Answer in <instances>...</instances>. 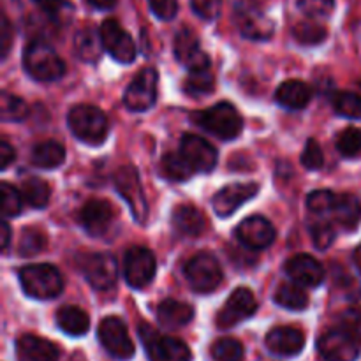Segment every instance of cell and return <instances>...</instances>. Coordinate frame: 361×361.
Here are the masks:
<instances>
[{
	"instance_id": "6da1fadb",
	"label": "cell",
	"mask_w": 361,
	"mask_h": 361,
	"mask_svg": "<svg viewBox=\"0 0 361 361\" xmlns=\"http://www.w3.org/2000/svg\"><path fill=\"white\" fill-rule=\"evenodd\" d=\"M23 67L30 78L41 83L59 81L66 74V63L44 39H34L23 51Z\"/></svg>"
},
{
	"instance_id": "7a4b0ae2",
	"label": "cell",
	"mask_w": 361,
	"mask_h": 361,
	"mask_svg": "<svg viewBox=\"0 0 361 361\" xmlns=\"http://www.w3.org/2000/svg\"><path fill=\"white\" fill-rule=\"evenodd\" d=\"M67 123L74 136L83 143L97 147L108 137L109 122L104 113L92 104H78L67 115Z\"/></svg>"
},
{
	"instance_id": "3957f363",
	"label": "cell",
	"mask_w": 361,
	"mask_h": 361,
	"mask_svg": "<svg viewBox=\"0 0 361 361\" xmlns=\"http://www.w3.org/2000/svg\"><path fill=\"white\" fill-rule=\"evenodd\" d=\"M18 275L25 295L34 300L56 298L63 289L62 275L51 264H28Z\"/></svg>"
},
{
	"instance_id": "277c9868",
	"label": "cell",
	"mask_w": 361,
	"mask_h": 361,
	"mask_svg": "<svg viewBox=\"0 0 361 361\" xmlns=\"http://www.w3.org/2000/svg\"><path fill=\"white\" fill-rule=\"evenodd\" d=\"M137 334L150 361H192L189 345L180 338L161 335L148 323H141Z\"/></svg>"
},
{
	"instance_id": "5b68a950",
	"label": "cell",
	"mask_w": 361,
	"mask_h": 361,
	"mask_svg": "<svg viewBox=\"0 0 361 361\" xmlns=\"http://www.w3.org/2000/svg\"><path fill=\"white\" fill-rule=\"evenodd\" d=\"M194 120L219 140H235L243 127L242 116L229 102H217L212 108L196 113Z\"/></svg>"
},
{
	"instance_id": "8992f818",
	"label": "cell",
	"mask_w": 361,
	"mask_h": 361,
	"mask_svg": "<svg viewBox=\"0 0 361 361\" xmlns=\"http://www.w3.org/2000/svg\"><path fill=\"white\" fill-rule=\"evenodd\" d=\"M185 277L194 291L207 295L222 284L224 275H222L221 264L214 256L201 252L190 257L189 263L185 264Z\"/></svg>"
},
{
	"instance_id": "52a82bcc",
	"label": "cell",
	"mask_w": 361,
	"mask_h": 361,
	"mask_svg": "<svg viewBox=\"0 0 361 361\" xmlns=\"http://www.w3.org/2000/svg\"><path fill=\"white\" fill-rule=\"evenodd\" d=\"M80 268L88 284L97 291H106L115 286L118 277V264L108 252H87L80 256Z\"/></svg>"
},
{
	"instance_id": "ba28073f",
	"label": "cell",
	"mask_w": 361,
	"mask_h": 361,
	"mask_svg": "<svg viewBox=\"0 0 361 361\" xmlns=\"http://www.w3.org/2000/svg\"><path fill=\"white\" fill-rule=\"evenodd\" d=\"M113 182H115L116 190L123 197V201L129 204L134 219L137 222L147 221L148 203L143 194V187H141V180L136 169L133 166H120L116 169L115 176H113Z\"/></svg>"
},
{
	"instance_id": "9c48e42d",
	"label": "cell",
	"mask_w": 361,
	"mask_h": 361,
	"mask_svg": "<svg viewBox=\"0 0 361 361\" xmlns=\"http://www.w3.org/2000/svg\"><path fill=\"white\" fill-rule=\"evenodd\" d=\"M159 73L154 67H145L136 74L123 94V104L134 113L148 111L157 101Z\"/></svg>"
},
{
	"instance_id": "30bf717a",
	"label": "cell",
	"mask_w": 361,
	"mask_h": 361,
	"mask_svg": "<svg viewBox=\"0 0 361 361\" xmlns=\"http://www.w3.org/2000/svg\"><path fill=\"white\" fill-rule=\"evenodd\" d=\"M97 337L113 358L130 360L134 356V342L130 341L126 323L120 317H104L99 324Z\"/></svg>"
},
{
	"instance_id": "8fae6325",
	"label": "cell",
	"mask_w": 361,
	"mask_h": 361,
	"mask_svg": "<svg viewBox=\"0 0 361 361\" xmlns=\"http://www.w3.org/2000/svg\"><path fill=\"white\" fill-rule=\"evenodd\" d=\"M257 310V300L249 288H238L231 293L217 314V326L221 330H229L236 324L252 317Z\"/></svg>"
},
{
	"instance_id": "7c38bea8",
	"label": "cell",
	"mask_w": 361,
	"mask_h": 361,
	"mask_svg": "<svg viewBox=\"0 0 361 361\" xmlns=\"http://www.w3.org/2000/svg\"><path fill=\"white\" fill-rule=\"evenodd\" d=\"M123 271H126V281L130 288L143 289L154 281L157 263L152 250L145 247H133L127 250L126 259H123Z\"/></svg>"
},
{
	"instance_id": "4fadbf2b",
	"label": "cell",
	"mask_w": 361,
	"mask_h": 361,
	"mask_svg": "<svg viewBox=\"0 0 361 361\" xmlns=\"http://www.w3.org/2000/svg\"><path fill=\"white\" fill-rule=\"evenodd\" d=\"M360 342L342 328H331L317 341V349L326 361H355L360 356Z\"/></svg>"
},
{
	"instance_id": "5bb4252c",
	"label": "cell",
	"mask_w": 361,
	"mask_h": 361,
	"mask_svg": "<svg viewBox=\"0 0 361 361\" xmlns=\"http://www.w3.org/2000/svg\"><path fill=\"white\" fill-rule=\"evenodd\" d=\"M104 49L120 63H130L136 59V44L133 37L116 20H106L99 28Z\"/></svg>"
},
{
	"instance_id": "9a60e30c",
	"label": "cell",
	"mask_w": 361,
	"mask_h": 361,
	"mask_svg": "<svg viewBox=\"0 0 361 361\" xmlns=\"http://www.w3.org/2000/svg\"><path fill=\"white\" fill-rule=\"evenodd\" d=\"M175 56L180 63L187 67L189 71L196 69H207L210 67V59H208L207 53L201 49L200 37L196 35V32L189 27H183L178 34L175 35Z\"/></svg>"
},
{
	"instance_id": "2e32d148",
	"label": "cell",
	"mask_w": 361,
	"mask_h": 361,
	"mask_svg": "<svg viewBox=\"0 0 361 361\" xmlns=\"http://www.w3.org/2000/svg\"><path fill=\"white\" fill-rule=\"evenodd\" d=\"M236 238L243 247L250 250H263L270 247L275 240V228L268 219L252 215L240 222L236 228Z\"/></svg>"
},
{
	"instance_id": "e0dca14e",
	"label": "cell",
	"mask_w": 361,
	"mask_h": 361,
	"mask_svg": "<svg viewBox=\"0 0 361 361\" xmlns=\"http://www.w3.org/2000/svg\"><path fill=\"white\" fill-rule=\"evenodd\" d=\"M257 192H259V185L257 183H231V185L224 187V189H221L215 194L212 204H214V210L219 217H229L242 204H245L247 201L256 197Z\"/></svg>"
},
{
	"instance_id": "ac0fdd59",
	"label": "cell",
	"mask_w": 361,
	"mask_h": 361,
	"mask_svg": "<svg viewBox=\"0 0 361 361\" xmlns=\"http://www.w3.org/2000/svg\"><path fill=\"white\" fill-rule=\"evenodd\" d=\"M180 152L196 169V173H210L217 164V150L204 137L196 134H183Z\"/></svg>"
},
{
	"instance_id": "d6986e66",
	"label": "cell",
	"mask_w": 361,
	"mask_h": 361,
	"mask_svg": "<svg viewBox=\"0 0 361 361\" xmlns=\"http://www.w3.org/2000/svg\"><path fill=\"white\" fill-rule=\"evenodd\" d=\"M267 348L271 355L291 358L300 355L305 348V335L302 330L293 326H277L268 331Z\"/></svg>"
},
{
	"instance_id": "ffe728a7",
	"label": "cell",
	"mask_w": 361,
	"mask_h": 361,
	"mask_svg": "<svg viewBox=\"0 0 361 361\" xmlns=\"http://www.w3.org/2000/svg\"><path fill=\"white\" fill-rule=\"evenodd\" d=\"M81 228L90 236H101L108 231L113 221V208L104 200H90L81 207L78 215Z\"/></svg>"
},
{
	"instance_id": "44dd1931",
	"label": "cell",
	"mask_w": 361,
	"mask_h": 361,
	"mask_svg": "<svg viewBox=\"0 0 361 361\" xmlns=\"http://www.w3.org/2000/svg\"><path fill=\"white\" fill-rule=\"evenodd\" d=\"M286 274L293 282L305 288H317L324 282V270L316 257L309 254H298L293 256L286 263Z\"/></svg>"
},
{
	"instance_id": "7402d4cb",
	"label": "cell",
	"mask_w": 361,
	"mask_h": 361,
	"mask_svg": "<svg viewBox=\"0 0 361 361\" xmlns=\"http://www.w3.org/2000/svg\"><path fill=\"white\" fill-rule=\"evenodd\" d=\"M240 34L252 41H267L274 35V21L257 9H238L235 14Z\"/></svg>"
},
{
	"instance_id": "603a6c76",
	"label": "cell",
	"mask_w": 361,
	"mask_h": 361,
	"mask_svg": "<svg viewBox=\"0 0 361 361\" xmlns=\"http://www.w3.org/2000/svg\"><path fill=\"white\" fill-rule=\"evenodd\" d=\"M18 361H59L60 349L48 338L21 335L16 341Z\"/></svg>"
},
{
	"instance_id": "cb8c5ba5",
	"label": "cell",
	"mask_w": 361,
	"mask_h": 361,
	"mask_svg": "<svg viewBox=\"0 0 361 361\" xmlns=\"http://www.w3.org/2000/svg\"><path fill=\"white\" fill-rule=\"evenodd\" d=\"M331 219L345 231H355L361 222V200L355 194H337Z\"/></svg>"
},
{
	"instance_id": "d4e9b609",
	"label": "cell",
	"mask_w": 361,
	"mask_h": 361,
	"mask_svg": "<svg viewBox=\"0 0 361 361\" xmlns=\"http://www.w3.org/2000/svg\"><path fill=\"white\" fill-rule=\"evenodd\" d=\"M173 228L178 235L182 236H190V238H196L207 228V219H204L203 212L197 210L192 204H180L173 212Z\"/></svg>"
},
{
	"instance_id": "484cf974",
	"label": "cell",
	"mask_w": 361,
	"mask_h": 361,
	"mask_svg": "<svg viewBox=\"0 0 361 361\" xmlns=\"http://www.w3.org/2000/svg\"><path fill=\"white\" fill-rule=\"evenodd\" d=\"M194 309L189 303L178 302V300H164L157 307L159 323L169 330H178L187 326L192 321Z\"/></svg>"
},
{
	"instance_id": "4316f807",
	"label": "cell",
	"mask_w": 361,
	"mask_h": 361,
	"mask_svg": "<svg viewBox=\"0 0 361 361\" xmlns=\"http://www.w3.org/2000/svg\"><path fill=\"white\" fill-rule=\"evenodd\" d=\"M275 99L282 108L288 109H303L312 99V90L305 81L288 80L277 88Z\"/></svg>"
},
{
	"instance_id": "83f0119b",
	"label": "cell",
	"mask_w": 361,
	"mask_h": 361,
	"mask_svg": "<svg viewBox=\"0 0 361 361\" xmlns=\"http://www.w3.org/2000/svg\"><path fill=\"white\" fill-rule=\"evenodd\" d=\"M56 324L63 334L71 337H81L90 328V317L76 305H66L56 312Z\"/></svg>"
},
{
	"instance_id": "f1b7e54d",
	"label": "cell",
	"mask_w": 361,
	"mask_h": 361,
	"mask_svg": "<svg viewBox=\"0 0 361 361\" xmlns=\"http://www.w3.org/2000/svg\"><path fill=\"white\" fill-rule=\"evenodd\" d=\"M102 49H104V44H102L101 34L97 30H94V28H81L74 35V51H76V55L83 62L95 63L101 59Z\"/></svg>"
},
{
	"instance_id": "f546056e",
	"label": "cell",
	"mask_w": 361,
	"mask_h": 361,
	"mask_svg": "<svg viewBox=\"0 0 361 361\" xmlns=\"http://www.w3.org/2000/svg\"><path fill=\"white\" fill-rule=\"evenodd\" d=\"M66 161V148L59 141H42L32 148V162L42 169H55Z\"/></svg>"
},
{
	"instance_id": "4dcf8cb0",
	"label": "cell",
	"mask_w": 361,
	"mask_h": 361,
	"mask_svg": "<svg viewBox=\"0 0 361 361\" xmlns=\"http://www.w3.org/2000/svg\"><path fill=\"white\" fill-rule=\"evenodd\" d=\"M161 173L171 182H187L196 173L182 152H168L161 161Z\"/></svg>"
},
{
	"instance_id": "1f68e13d",
	"label": "cell",
	"mask_w": 361,
	"mask_h": 361,
	"mask_svg": "<svg viewBox=\"0 0 361 361\" xmlns=\"http://www.w3.org/2000/svg\"><path fill=\"white\" fill-rule=\"evenodd\" d=\"M215 88V78L210 67L207 69H196L189 71L185 81H183V92L189 97H203V95L210 94Z\"/></svg>"
},
{
	"instance_id": "d6a6232c",
	"label": "cell",
	"mask_w": 361,
	"mask_h": 361,
	"mask_svg": "<svg viewBox=\"0 0 361 361\" xmlns=\"http://www.w3.org/2000/svg\"><path fill=\"white\" fill-rule=\"evenodd\" d=\"M21 194H23V200L25 203H28V207L44 208L49 203L51 189L42 178L30 176V178L23 180V183H21Z\"/></svg>"
},
{
	"instance_id": "836d02e7",
	"label": "cell",
	"mask_w": 361,
	"mask_h": 361,
	"mask_svg": "<svg viewBox=\"0 0 361 361\" xmlns=\"http://www.w3.org/2000/svg\"><path fill=\"white\" fill-rule=\"evenodd\" d=\"M275 303L288 310H305L309 305V295L300 284H282L275 291Z\"/></svg>"
},
{
	"instance_id": "e575fe53",
	"label": "cell",
	"mask_w": 361,
	"mask_h": 361,
	"mask_svg": "<svg viewBox=\"0 0 361 361\" xmlns=\"http://www.w3.org/2000/svg\"><path fill=\"white\" fill-rule=\"evenodd\" d=\"M293 35H295L296 41L303 46H316L326 39L328 30L326 27H323L321 23L316 21H300L293 27Z\"/></svg>"
},
{
	"instance_id": "d590c367",
	"label": "cell",
	"mask_w": 361,
	"mask_h": 361,
	"mask_svg": "<svg viewBox=\"0 0 361 361\" xmlns=\"http://www.w3.org/2000/svg\"><path fill=\"white\" fill-rule=\"evenodd\" d=\"M210 353L214 361H243L245 358V349L242 342L231 337L219 338L217 342H214Z\"/></svg>"
},
{
	"instance_id": "8d00e7d4",
	"label": "cell",
	"mask_w": 361,
	"mask_h": 361,
	"mask_svg": "<svg viewBox=\"0 0 361 361\" xmlns=\"http://www.w3.org/2000/svg\"><path fill=\"white\" fill-rule=\"evenodd\" d=\"M334 109L341 116L353 120H361V95L355 92H337L331 99Z\"/></svg>"
},
{
	"instance_id": "74e56055",
	"label": "cell",
	"mask_w": 361,
	"mask_h": 361,
	"mask_svg": "<svg viewBox=\"0 0 361 361\" xmlns=\"http://www.w3.org/2000/svg\"><path fill=\"white\" fill-rule=\"evenodd\" d=\"M46 243H48V240H46L44 233H41L39 229L28 228L23 229V233H21L18 250H20V256L30 257L42 252L46 249Z\"/></svg>"
},
{
	"instance_id": "f35d334b",
	"label": "cell",
	"mask_w": 361,
	"mask_h": 361,
	"mask_svg": "<svg viewBox=\"0 0 361 361\" xmlns=\"http://www.w3.org/2000/svg\"><path fill=\"white\" fill-rule=\"evenodd\" d=\"M0 106H2L4 122H21L28 113V108L27 104H25L23 99H20L18 95L9 94V92H2Z\"/></svg>"
},
{
	"instance_id": "ab89813d",
	"label": "cell",
	"mask_w": 361,
	"mask_h": 361,
	"mask_svg": "<svg viewBox=\"0 0 361 361\" xmlns=\"http://www.w3.org/2000/svg\"><path fill=\"white\" fill-rule=\"evenodd\" d=\"M0 194H2V201H0V204H2L4 217L11 219L20 215L21 207H23V201H25L21 190H16L11 183L4 182L2 185H0Z\"/></svg>"
},
{
	"instance_id": "60d3db41",
	"label": "cell",
	"mask_w": 361,
	"mask_h": 361,
	"mask_svg": "<svg viewBox=\"0 0 361 361\" xmlns=\"http://www.w3.org/2000/svg\"><path fill=\"white\" fill-rule=\"evenodd\" d=\"M337 150L344 157H358L361 154V129L348 127L337 136Z\"/></svg>"
},
{
	"instance_id": "b9f144b4",
	"label": "cell",
	"mask_w": 361,
	"mask_h": 361,
	"mask_svg": "<svg viewBox=\"0 0 361 361\" xmlns=\"http://www.w3.org/2000/svg\"><path fill=\"white\" fill-rule=\"evenodd\" d=\"M335 196L331 190H314L309 197H307V208L309 212H312L317 217H324V215L331 214V208H334Z\"/></svg>"
},
{
	"instance_id": "7bdbcfd3",
	"label": "cell",
	"mask_w": 361,
	"mask_h": 361,
	"mask_svg": "<svg viewBox=\"0 0 361 361\" xmlns=\"http://www.w3.org/2000/svg\"><path fill=\"white\" fill-rule=\"evenodd\" d=\"M310 235H312L314 245L317 249L324 250L334 243L335 240V228L328 221L321 219V221L314 222L312 228H310Z\"/></svg>"
},
{
	"instance_id": "ee69618b",
	"label": "cell",
	"mask_w": 361,
	"mask_h": 361,
	"mask_svg": "<svg viewBox=\"0 0 361 361\" xmlns=\"http://www.w3.org/2000/svg\"><path fill=\"white\" fill-rule=\"evenodd\" d=\"M298 7L305 16L324 18L335 9V0H298Z\"/></svg>"
},
{
	"instance_id": "f6af8a7d",
	"label": "cell",
	"mask_w": 361,
	"mask_h": 361,
	"mask_svg": "<svg viewBox=\"0 0 361 361\" xmlns=\"http://www.w3.org/2000/svg\"><path fill=\"white\" fill-rule=\"evenodd\" d=\"M338 328L348 331L355 341L361 344V310L358 309H348L341 314L338 317Z\"/></svg>"
},
{
	"instance_id": "bcb514c9",
	"label": "cell",
	"mask_w": 361,
	"mask_h": 361,
	"mask_svg": "<svg viewBox=\"0 0 361 361\" xmlns=\"http://www.w3.org/2000/svg\"><path fill=\"white\" fill-rule=\"evenodd\" d=\"M302 164L310 171H316L324 164L323 150H321L319 143L316 140H309L305 143V148L302 152Z\"/></svg>"
},
{
	"instance_id": "7dc6e473",
	"label": "cell",
	"mask_w": 361,
	"mask_h": 361,
	"mask_svg": "<svg viewBox=\"0 0 361 361\" xmlns=\"http://www.w3.org/2000/svg\"><path fill=\"white\" fill-rule=\"evenodd\" d=\"M190 6L197 16L207 21L215 20L222 9L221 0H190Z\"/></svg>"
},
{
	"instance_id": "c3c4849f",
	"label": "cell",
	"mask_w": 361,
	"mask_h": 361,
	"mask_svg": "<svg viewBox=\"0 0 361 361\" xmlns=\"http://www.w3.org/2000/svg\"><path fill=\"white\" fill-rule=\"evenodd\" d=\"M150 9L159 20H173L178 13V2L176 0H148Z\"/></svg>"
},
{
	"instance_id": "681fc988",
	"label": "cell",
	"mask_w": 361,
	"mask_h": 361,
	"mask_svg": "<svg viewBox=\"0 0 361 361\" xmlns=\"http://www.w3.org/2000/svg\"><path fill=\"white\" fill-rule=\"evenodd\" d=\"M13 25H11L9 18L2 14V21H0V53H2V59L9 55L11 46H13Z\"/></svg>"
},
{
	"instance_id": "f907efd6",
	"label": "cell",
	"mask_w": 361,
	"mask_h": 361,
	"mask_svg": "<svg viewBox=\"0 0 361 361\" xmlns=\"http://www.w3.org/2000/svg\"><path fill=\"white\" fill-rule=\"evenodd\" d=\"M14 159H16V152H14V148L11 147L9 141L7 140L0 141V168L6 169Z\"/></svg>"
},
{
	"instance_id": "816d5d0a",
	"label": "cell",
	"mask_w": 361,
	"mask_h": 361,
	"mask_svg": "<svg viewBox=\"0 0 361 361\" xmlns=\"http://www.w3.org/2000/svg\"><path fill=\"white\" fill-rule=\"evenodd\" d=\"M0 229H2V250H7V247H9V242H11V228L6 221H2Z\"/></svg>"
},
{
	"instance_id": "f5cc1de1",
	"label": "cell",
	"mask_w": 361,
	"mask_h": 361,
	"mask_svg": "<svg viewBox=\"0 0 361 361\" xmlns=\"http://www.w3.org/2000/svg\"><path fill=\"white\" fill-rule=\"evenodd\" d=\"M92 7H97V9H111L116 4V0H87Z\"/></svg>"
},
{
	"instance_id": "db71d44e",
	"label": "cell",
	"mask_w": 361,
	"mask_h": 361,
	"mask_svg": "<svg viewBox=\"0 0 361 361\" xmlns=\"http://www.w3.org/2000/svg\"><path fill=\"white\" fill-rule=\"evenodd\" d=\"M355 259H356V264H358L360 271H361V245L356 249V254H355Z\"/></svg>"
},
{
	"instance_id": "11a10c76",
	"label": "cell",
	"mask_w": 361,
	"mask_h": 361,
	"mask_svg": "<svg viewBox=\"0 0 361 361\" xmlns=\"http://www.w3.org/2000/svg\"><path fill=\"white\" fill-rule=\"evenodd\" d=\"M34 2H37L39 4V6H46V4H48L49 2V0H34Z\"/></svg>"
},
{
	"instance_id": "9f6ffc18",
	"label": "cell",
	"mask_w": 361,
	"mask_h": 361,
	"mask_svg": "<svg viewBox=\"0 0 361 361\" xmlns=\"http://www.w3.org/2000/svg\"><path fill=\"white\" fill-rule=\"evenodd\" d=\"M73 361H83V360H81V358H80V355H76V358H74Z\"/></svg>"
}]
</instances>
